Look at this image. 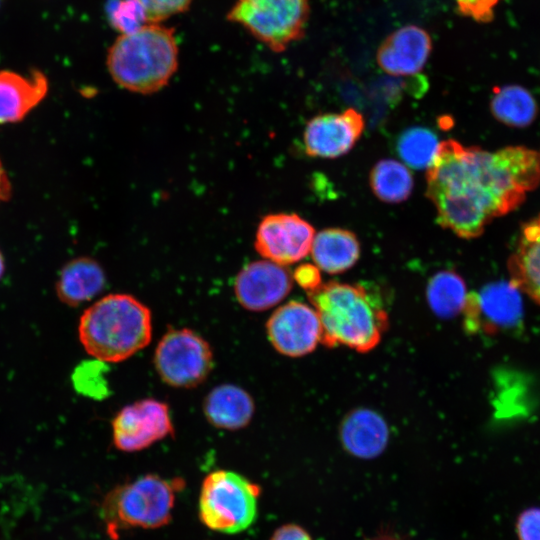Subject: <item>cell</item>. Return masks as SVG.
Masks as SVG:
<instances>
[{
  "label": "cell",
  "mask_w": 540,
  "mask_h": 540,
  "mask_svg": "<svg viewBox=\"0 0 540 540\" xmlns=\"http://www.w3.org/2000/svg\"><path fill=\"white\" fill-rule=\"evenodd\" d=\"M426 180L438 224L472 239L539 186L540 152L524 146L488 151L449 139L439 144Z\"/></svg>",
  "instance_id": "obj_1"
},
{
  "label": "cell",
  "mask_w": 540,
  "mask_h": 540,
  "mask_svg": "<svg viewBox=\"0 0 540 540\" xmlns=\"http://www.w3.org/2000/svg\"><path fill=\"white\" fill-rule=\"evenodd\" d=\"M322 328L321 343L344 345L358 352L372 350L388 328L380 300L361 284L331 281L308 292Z\"/></svg>",
  "instance_id": "obj_2"
},
{
  "label": "cell",
  "mask_w": 540,
  "mask_h": 540,
  "mask_svg": "<svg viewBox=\"0 0 540 540\" xmlns=\"http://www.w3.org/2000/svg\"><path fill=\"white\" fill-rule=\"evenodd\" d=\"M85 350L105 362H120L148 345L150 310L128 294H110L82 314L78 326Z\"/></svg>",
  "instance_id": "obj_3"
},
{
  "label": "cell",
  "mask_w": 540,
  "mask_h": 540,
  "mask_svg": "<svg viewBox=\"0 0 540 540\" xmlns=\"http://www.w3.org/2000/svg\"><path fill=\"white\" fill-rule=\"evenodd\" d=\"M177 59L172 30L149 23L117 38L108 51L107 67L119 86L149 94L167 84L177 68Z\"/></svg>",
  "instance_id": "obj_4"
},
{
  "label": "cell",
  "mask_w": 540,
  "mask_h": 540,
  "mask_svg": "<svg viewBox=\"0 0 540 540\" xmlns=\"http://www.w3.org/2000/svg\"><path fill=\"white\" fill-rule=\"evenodd\" d=\"M182 479L147 474L113 488L104 498L101 515L111 537L133 529H155L167 525Z\"/></svg>",
  "instance_id": "obj_5"
},
{
  "label": "cell",
  "mask_w": 540,
  "mask_h": 540,
  "mask_svg": "<svg viewBox=\"0 0 540 540\" xmlns=\"http://www.w3.org/2000/svg\"><path fill=\"white\" fill-rule=\"evenodd\" d=\"M261 488L228 470L208 474L201 485L199 517L210 530L237 534L249 528L258 513Z\"/></svg>",
  "instance_id": "obj_6"
},
{
  "label": "cell",
  "mask_w": 540,
  "mask_h": 540,
  "mask_svg": "<svg viewBox=\"0 0 540 540\" xmlns=\"http://www.w3.org/2000/svg\"><path fill=\"white\" fill-rule=\"evenodd\" d=\"M308 15L309 0H237L228 18L281 52L303 36Z\"/></svg>",
  "instance_id": "obj_7"
},
{
  "label": "cell",
  "mask_w": 540,
  "mask_h": 540,
  "mask_svg": "<svg viewBox=\"0 0 540 540\" xmlns=\"http://www.w3.org/2000/svg\"><path fill=\"white\" fill-rule=\"evenodd\" d=\"M154 365L168 385L192 388L201 384L212 370V350L194 331L170 329L156 347Z\"/></svg>",
  "instance_id": "obj_8"
},
{
  "label": "cell",
  "mask_w": 540,
  "mask_h": 540,
  "mask_svg": "<svg viewBox=\"0 0 540 540\" xmlns=\"http://www.w3.org/2000/svg\"><path fill=\"white\" fill-rule=\"evenodd\" d=\"M173 433L168 406L155 399H144L125 406L112 422L114 445L135 452Z\"/></svg>",
  "instance_id": "obj_9"
},
{
  "label": "cell",
  "mask_w": 540,
  "mask_h": 540,
  "mask_svg": "<svg viewBox=\"0 0 540 540\" xmlns=\"http://www.w3.org/2000/svg\"><path fill=\"white\" fill-rule=\"evenodd\" d=\"M314 236V228L297 214H270L259 223L255 248L274 263L293 264L309 253Z\"/></svg>",
  "instance_id": "obj_10"
},
{
  "label": "cell",
  "mask_w": 540,
  "mask_h": 540,
  "mask_svg": "<svg viewBox=\"0 0 540 540\" xmlns=\"http://www.w3.org/2000/svg\"><path fill=\"white\" fill-rule=\"evenodd\" d=\"M266 328L273 347L289 357L306 355L321 341L322 328L316 310L298 301L279 307Z\"/></svg>",
  "instance_id": "obj_11"
},
{
  "label": "cell",
  "mask_w": 540,
  "mask_h": 540,
  "mask_svg": "<svg viewBox=\"0 0 540 540\" xmlns=\"http://www.w3.org/2000/svg\"><path fill=\"white\" fill-rule=\"evenodd\" d=\"M364 127L362 114L354 108L315 116L305 127V151L309 156L319 158L342 156L353 148Z\"/></svg>",
  "instance_id": "obj_12"
},
{
  "label": "cell",
  "mask_w": 540,
  "mask_h": 540,
  "mask_svg": "<svg viewBox=\"0 0 540 540\" xmlns=\"http://www.w3.org/2000/svg\"><path fill=\"white\" fill-rule=\"evenodd\" d=\"M465 326L487 333L516 323L522 314L520 291L509 282L486 285L478 294H469L463 309Z\"/></svg>",
  "instance_id": "obj_13"
},
{
  "label": "cell",
  "mask_w": 540,
  "mask_h": 540,
  "mask_svg": "<svg viewBox=\"0 0 540 540\" xmlns=\"http://www.w3.org/2000/svg\"><path fill=\"white\" fill-rule=\"evenodd\" d=\"M292 288V277L282 265L270 260L254 261L237 275L234 292L247 310H267L282 301Z\"/></svg>",
  "instance_id": "obj_14"
},
{
  "label": "cell",
  "mask_w": 540,
  "mask_h": 540,
  "mask_svg": "<svg viewBox=\"0 0 540 540\" xmlns=\"http://www.w3.org/2000/svg\"><path fill=\"white\" fill-rule=\"evenodd\" d=\"M431 50L429 34L416 25H407L391 33L381 43L376 59L385 72L409 76L423 69Z\"/></svg>",
  "instance_id": "obj_15"
},
{
  "label": "cell",
  "mask_w": 540,
  "mask_h": 540,
  "mask_svg": "<svg viewBox=\"0 0 540 540\" xmlns=\"http://www.w3.org/2000/svg\"><path fill=\"white\" fill-rule=\"evenodd\" d=\"M48 79L40 70L28 75L0 71V124L22 121L48 92Z\"/></svg>",
  "instance_id": "obj_16"
},
{
  "label": "cell",
  "mask_w": 540,
  "mask_h": 540,
  "mask_svg": "<svg viewBox=\"0 0 540 540\" xmlns=\"http://www.w3.org/2000/svg\"><path fill=\"white\" fill-rule=\"evenodd\" d=\"M507 268L510 282L540 305V214L522 226Z\"/></svg>",
  "instance_id": "obj_17"
},
{
  "label": "cell",
  "mask_w": 540,
  "mask_h": 540,
  "mask_svg": "<svg viewBox=\"0 0 540 540\" xmlns=\"http://www.w3.org/2000/svg\"><path fill=\"white\" fill-rule=\"evenodd\" d=\"M344 448L352 455L370 459L380 455L387 446L389 430L385 420L370 409L349 412L340 426Z\"/></svg>",
  "instance_id": "obj_18"
},
{
  "label": "cell",
  "mask_w": 540,
  "mask_h": 540,
  "mask_svg": "<svg viewBox=\"0 0 540 540\" xmlns=\"http://www.w3.org/2000/svg\"><path fill=\"white\" fill-rule=\"evenodd\" d=\"M105 283L104 270L96 260L77 257L62 268L56 282V294L61 302L75 307L98 295Z\"/></svg>",
  "instance_id": "obj_19"
},
{
  "label": "cell",
  "mask_w": 540,
  "mask_h": 540,
  "mask_svg": "<svg viewBox=\"0 0 540 540\" xmlns=\"http://www.w3.org/2000/svg\"><path fill=\"white\" fill-rule=\"evenodd\" d=\"M203 410L212 425L237 430L251 421L254 402L244 389L232 384H223L212 389L206 396Z\"/></svg>",
  "instance_id": "obj_20"
},
{
  "label": "cell",
  "mask_w": 540,
  "mask_h": 540,
  "mask_svg": "<svg viewBox=\"0 0 540 540\" xmlns=\"http://www.w3.org/2000/svg\"><path fill=\"white\" fill-rule=\"evenodd\" d=\"M311 253L319 269L338 274L347 271L358 261L360 244L353 232L328 228L314 236Z\"/></svg>",
  "instance_id": "obj_21"
},
{
  "label": "cell",
  "mask_w": 540,
  "mask_h": 540,
  "mask_svg": "<svg viewBox=\"0 0 540 540\" xmlns=\"http://www.w3.org/2000/svg\"><path fill=\"white\" fill-rule=\"evenodd\" d=\"M490 109L498 121L515 128L527 127L537 115L535 99L528 90L517 85L496 88Z\"/></svg>",
  "instance_id": "obj_22"
},
{
  "label": "cell",
  "mask_w": 540,
  "mask_h": 540,
  "mask_svg": "<svg viewBox=\"0 0 540 540\" xmlns=\"http://www.w3.org/2000/svg\"><path fill=\"white\" fill-rule=\"evenodd\" d=\"M467 296L463 278L450 270L435 273L426 288L429 307L443 319L453 318L463 312Z\"/></svg>",
  "instance_id": "obj_23"
},
{
  "label": "cell",
  "mask_w": 540,
  "mask_h": 540,
  "mask_svg": "<svg viewBox=\"0 0 540 540\" xmlns=\"http://www.w3.org/2000/svg\"><path fill=\"white\" fill-rule=\"evenodd\" d=\"M369 183L375 196L386 203L407 200L413 189L411 172L393 159L378 161L370 171Z\"/></svg>",
  "instance_id": "obj_24"
},
{
  "label": "cell",
  "mask_w": 540,
  "mask_h": 540,
  "mask_svg": "<svg viewBox=\"0 0 540 540\" xmlns=\"http://www.w3.org/2000/svg\"><path fill=\"white\" fill-rule=\"evenodd\" d=\"M439 142L436 134L425 127H412L403 131L396 144L400 158L414 169L428 168Z\"/></svg>",
  "instance_id": "obj_25"
},
{
  "label": "cell",
  "mask_w": 540,
  "mask_h": 540,
  "mask_svg": "<svg viewBox=\"0 0 540 540\" xmlns=\"http://www.w3.org/2000/svg\"><path fill=\"white\" fill-rule=\"evenodd\" d=\"M109 16L113 26L123 34L135 31L147 21L142 7L134 0L111 3Z\"/></svg>",
  "instance_id": "obj_26"
},
{
  "label": "cell",
  "mask_w": 540,
  "mask_h": 540,
  "mask_svg": "<svg viewBox=\"0 0 540 540\" xmlns=\"http://www.w3.org/2000/svg\"><path fill=\"white\" fill-rule=\"evenodd\" d=\"M143 9L146 20L157 23L188 8L192 0H134Z\"/></svg>",
  "instance_id": "obj_27"
},
{
  "label": "cell",
  "mask_w": 540,
  "mask_h": 540,
  "mask_svg": "<svg viewBox=\"0 0 540 540\" xmlns=\"http://www.w3.org/2000/svg\"><path fill=\"white\" fill-rule=\"evenodd\" d=\"M517 540H540V507L521 511L515 521Z\"/></svg>",
  "instance_id": "obj_28"
},
{
  "label": "cell",
  "mask_w": 540,
  "mask_h": 540,
  "mask_svg": "<svg viewBox=\"0 0 540 540\" xmlns=\"http://www.w3.org/2000/svg\"><path fill=\"white\" fill-rule=\"evenodd\" d=\"M499 0H455L458 11L477 22L486 23L493 19L494 8Z\"/></svg>",
  "instance_id": "obj_29"
},
{
  "label": "cell",
  "mask_w": 540,
  "mask_h": 540,
  "mask_svg": "<svg viewBox=\"0 0 540 540\" xmlns=\"http://www.w3.org/2000/svg\"><path fill=\"white\" fill-rule=\"evenodd\" d=\"M297 283L307 292L314 290L321 284L320 271L312 264H302L298 266L294 273Z\"/></svg>",
  "instance_id": "obj_30"
},
{
  "label": "cell",
  "mask_w": 540,
  "mask_h": 540,
  "mask_svg": "<svg viewBox=\"0 0 540 540\" xmlns=\"http://www.w3.org/2000/svg\"><path fill=\"white\" fill-rule=\"evenodd\" d=\"M270 540H313L310 534L297 524H285L277 528Z\"/></svg>",
  "instance_id": "obj_31"
},
{
  "label": "cell",
  "mask_w": 540,
  "mask_h": 540,
  "mask_svg": "<svg viewBox=\"0 0 540 540\" xmlns=\"http://www.w3.org/2000/svg\"><path fill=\"white\" fill-rule=\"evenodd\" d=\"M12 193V186L8 174L0 160V204L6 202Z\"/></svg>",
  "instance_id": "obj_32"
},
{
  "label": "cell",
  "mask_w": 540,
  "mask_h": 540,
  "mask_svg": "<svg viewBox=\"0 0 540 540\" xmlns=\"http://www.w3.org/2000/svg\"><path fill=\"white\" fill-rule=\"evenodd\" d=\"M370 540H402L396 536H392V535H379V536H376V537H373L371 538Z\"/></svg>",
  "instance_id": "obj_33"
},
{
  "label": "cell",
  "mask_w": 540,
  "mask_h": 540,
  "mask_svg": "<svg viewBox=\"0 0 540 540\" xmlns=\"http://www.w3.org/2000/svg\"><path fill=\"white\" fill-rule=\"evenodd\" d=\"M4 271H5V262H4L3 255L0 251V279L2 278L4 274Z\"/></svg>",
  "instance_id": "obj_34"
},
{
  "label": "cell",
  "mask_w": 540,
  "mask_h": 540,
  "mask_svg": "<svg viewBox=\"0 0 540 540\" xmlns=\"http://www.w3.org/2000/svg\"><path fill=\"white\" fill-rule=\"evenodd\" d=\"M3 2H4V0H0V7L2 6Z\"/></svg>",
  "instance_id": "obj_35"
},
{
  "label": "cell",
  "mask_w": 540,
  "mask_h": 540,
  "mask_svg": "<svg viewBox=\"0 0 540 540\" xmlns=\"http://www.w3.org/2000/svg\"><path fill=\"white\" fill-rule=\"evenodd\" d=\"M540 152V151H539Z\"/></svg>",
  "instance_id": "obj_36"
}]
</instances>
